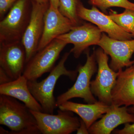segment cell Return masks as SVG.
<instances>
[{"mask_svg": "<svg viewBox=\"0 0 134 134\" xmlns=\"http://www.w3.org/2000/svg\"><path fill=\"white\" fill-rule=\"evenodd\" d=\"M36 119L39 130L43 134H69L76 131L80 119L72 112L58 110L55 115L30 110Z\"/></svg>", "mask_w": 134, "mask_h": 134, "instance_id": "obj_7", "label": "cell"}, {"mask_svg": "<svg viewBox=\"0 0 134 134\" xmlns=\"http://www.w3.org/2000/svg\"><path fill=\"white\" fill-rule=\"evenodd\" d=\"M132 36H133V38H134V27L133 31V33L132 34Z\"/></svg>", "mask_w": 134, "mask_h": 134, "instance_id": "obj_27", "label": "cell"}, {"mask_svg": "<svg viewBox=\"0 0 134 134\" xmlns=\"http://www.w3.org/2000/svg\"><path fill=\"white\" fill-rule=\"evenodd\" d=\"M36 2L40 3H46L48 2V0H32Z\"/></svg>", "mask_w": 134, "mask_h": 134, "instance_id": "obj_26", "label": "cell"}, {"mask_svg": "<svg viewBox=\"0 0 134 134\" xmlns=\"http://www.w3.org/2000/svg\"><path fill=\"white\" fill-rule=\"evenodd\" d=\"M80 125L78 128L76 130V134H85L89 133L88 129L86 127L85 122L81 119H80Z\"/></svg>", "mask_w": 134, "mask_h": 134, "instance_id": "obj_24", "label": "cell"}, {"mask_svg": "<svg viewBox=\"0 0 134 134\" xmlns=\"http://www.w3.org/2000/svg\"><path fill=\"white\" fill-rule=\"evenodd\" d=\"M50 3H40L32 1L30 21L21 39L26 53V64L37 52L43 34L44 16Z\"/></svg>", "mask_w": 134, "mask_h": 134, "instance_id": "obj_8", "label": "cell"}, {"mask_svg": "<svg viewBox=\"0 0 134 134\" xmlns=\"http://www.w3.org/2000/svg\"><path fill=\"white\" fill-rule=\"evenodd\" d=\"M76 26L70 19L63 15L59 9L50 3L44 16V28L37 52L44 48L59 36L69 32Z\"/></svg>", "mask_w": 134, "mask_h": 134, "instance_id": "obj_12", "label": "cell"}, {"mask_svg": "<svg viewBox=\"0 0 134 134\" xmlns=\"http://www.w3.org/2000/svg\"><path fill=\"white\" fill-rule=\"evenodd\" d=\"M102 35V32L97 26L88 23L75 26L69 32L56 38L72 44L74 47L70 53L76 58H79L83 52L92 45H98Z\"/></svg>", "mask_w": 134, "mask_h": 134, "instance_id": "obj_10", "label": "cell"}, {"mask_svg": "<svg viewBox=\"0 0 134 134\" xmlns=\"http://www.w3.org/2000/svg\"><path fill=\"white\" fill-rule=\"evenodd\" d=\"M90 4L97 7L103 12H105L108 8L117 7L134 10V3L128 0H89Z\"/></svg>", "mask_w": 134, "mask_h": 134, "instance_id": "obj_20", "label": "cell"}, {"mask_svg": "<svg viewBox=\"0 0 134 134\" xmlns=\"http://www.w3.org/2000/svg\"><path fill=\"white\" fill-rule=\"evenodd\" d=\"M27 0H18L0 22V43L21 41L30 21Z\"/></svg>", "mask_w": 134, "mask_h": 134, "instance_id": "obj_4", "label": "cell"}, {"mask_svg": "<svg viewBox=\"0 0 134 134\" xmlns=\"http://www.w3.org/2000/svg\"><path fill=\"white\" fill-rule=\"evenodd\" d=\"M26 62V53L21 41L1 43L0 68L12 80L21 76Z\"/></svg>", "mask_w": 134, "mask_h": 134, "instance_id": "obj_13", "label": "cell"}, {"mask_svg": "<svg viewBox=\"0 0 134 134\" xmlns=\"http://www.w3.org/2000/svg\"><path fill=\"white\" fill-rule=\"evenodd\" d=\"M18 0H0V17L2 18Z\"/></svg>", "mask_w": 134, "mask_h": 134, "instance_id": "obj_22", "label": "cell"}, {"mask_svg": "<svg viewBox=\"0 0 134 134\" xmlns=\"http://www.w3.org/2000/svg\"><path fill=\"white\" fill-rule=\"evenodd\" d=\"M86 54L87 59L85 64L83 66L79 65L77 69L78 75L74 84L57 97V107L65 101L75 98L83 99L88 104H92L98 101L95 98L91 89V77L97 70L96 51L94 50L93 53L90 54L88 50Z\"/></svg>", "mask_w": 134, "mask_h": 134, "instance_id": "obj_3", "label": "cell"}, {"mask_svg": "<svg viewBox=\"0 0 134 134\" xmlns=\"http://www.w3.org/2000/svg\"><path fill=\"white\" fill-rule=\"evenodd\" d=\"M77 0H59V10L65 16L70 19L76 26L81 23L76 12Z\"/></svg>", "mask_w": 134, "mask_h": 134, "instance_id": "obj_19", "label": "cell"}, {"mask_svg": "<svg viewBox=\"0 0 134 134\" xmlns=\"http://www.w3.org/2000/svg\"><path fill=\"white\" fill-rule=\"evenodd\" d=\"M98 65L97 74L91 82V89L98 101L110 105L112 103L111 92L115 86L119 72H115L108 65V54L101 48L96 50Z\"/></svg>", "mask_w": 134, "mask_h": 134, "instance_id": "obj_6", "label": "cell"}, {"mask_svg": "<svg viewBox=\"0 0 134 134\" xmlns=\"http://www.w3.org/2000/svg\"><path fill=\"white\" fill-rule=\"evenodd\" d=\"M76 12L79 18L96 25L102 32L107 34L111 38L118 40H129L133 38L132 34L125 31L108 15L100 12L95 6L91 9L86 8L80 0H77Z\"/></svg>", "mask_w": 134, "mask_h": 134, "instance_id": "obj_11", "label": "cell"}, {"mask_svg": "<svg viewBox=\"0 0 134 134\" xmlns=\"http://www.w3.org/2000/svg\"><path fill=\"white\" fill-rule=\"evenodd\" d=\"M0 124L10 130H4L3 134H41L30 110L16 99L6 95H0Z\"/></svg>", "mask_w": 134, "mask_h": 134, "instance_id": "obj_1", "label": "cell"}, {"mask_svg": "<svg viewBox=\"0 0 134 134\" xmlns=\"http://www.w3.org/2000/svg\"><path fill=\"white\" fill-rule=\"evenodd\" d=\"M13 81L7 73L0 68V85L3 84Z\"/></svg>", "mask_w": 134, "mask_h": 134, "instance_id": "obj_23", "label": "cell"}, {"mask_svg": "<svg viewBox=\"0 0 134 134\" xmlns=\"http://www.w3.org/2000/svg\"><path fill=\"white\" fill-rule=\"evenodd\" d=\"M98 45L111 58L110 66L115 72L125 67L133 65L131 61L134 53V38L129 40H118L110 37L105 34L102 36Z\"/></svg>", "mask_w": 134, "mask_h": 134, "instance_id": "obj_9", "label": "cell"}, {"mask_svg": "<svg viewBox=\"0 0 134 134\" xmlns=\"http://www.w3.org/2000/svg\"><path fill=\"white\" fill-rule=\"evenodd\" d=\"M110 105L98 100L92 104H83L68 100L60 105L58 107L62 111L76 114L85 122L88 129L97 120L108 111Z\"/></svg>", "mask_w": 134, "mask_h": 134, "instance_id": "obj_17", "label": "cell"}, {"mask_svg": "<svg viewBox=\"0 0 134 134\" xmlns=\"http://www.w3.org/2000/svg\"><path fill=\"white\" fill-rule=\"evenodd\" d=\"M67 44L55 38L44 48L37 52L25 66L23 75L28 81H37L43 75L50 72Z\"/></svg>", "mask_w": 134, "mask_h": 134, "instance_id": "obj_5", "label": "cell"}, {"mask_svg": "<svg viewBox=\"0 0 134 134\" xmlns=\"http://www.w3.org/2000/svg\"><path fill=\"white\" fill-rule=\"evenodd\" d=\"M128 111L131 113L134 114V106L128 108ZM113 133L117 134H134V122L133 124L127 123L121 129L116 130L113 131Z\"/></svg>", "mask_w": 134, "mask_h": 134, "instance_id": "obj_21", "label": "cell"}, {"mask_svg": "<svg viewBox=\"0 0 134 134\" xmlns=\"http://www.w3.org/2000/svg\"><path fill=\"white\" fill-rule=\"evenodd\" d=\"M70 53H65L58 65L54 67L48 76L41 82L28 81V87L34 98L41 105L43 112L53 114L57 108L56 100L53 95L56 83L62 76H65L73 81L76 79L77 70L66 69L65 63Z\"/></svg>", "mask_w": 134, "mask_h": 134, "instance_id": "obj_2", "label": "cell"}, {"mask_svg": "<svg viewBox=\"0 0 134 134\" xmlns=\"http://www.w3.org/2000/svg\"><path fill=\"white\" fill-rule=\"evenodd\" d=\"M134 122V114L129 113L127 107L111 104L101 119L89 128V133L110 134L119 125Z\"/></svg>", "mask_w": 134, "mask_h": 134, "instance_id": "obj_14", "label": "cell"}, {"mask_svg": "<svg viewBox=\"0 0 134 134\" xmlns=\"http://www.w3.org/2000/svg\"><path fill=\"white\" fill-rule=\"evenodd\" d=\"M28 82V79L22 75L9 82L0 85V95L10 96L20 100L30 110L43 112L41 105L30 91Z\"/></svg>", "mask_w": 134, "mask_h": 134, "instance_id": "obj_16", "label": "cell"}, {"mask_svg": "<svg viewBox=\"0 0 134 134\" xmlns=\"http://www.w3.org/2000/svg\"><path fill=\"white\" fill-rule=\"evenodd\" d=\"M109 17L125 31L132 34L134 27V10L126 9L121 14H116L112 11Z\"/></svg>", "mask_w": 134, "mask_h": 134, "instance_id": "obj_18", "label": "cell"}, {"mask_svg": "<svg viewBox=\"0 0 134 134\" xmlns=\"http://www.w3.org/2000/svg\"><path fill=\"white\" fill-rule=\"evenodd\" d=\"M118 72L116 83L111 92L112 104L134 106V65Z\"/></svg>", "mask_w": 134, "mask_h": 134, "instance_id": "obj_15", "label": "cell"}, {"mask_svg": "<svg viewBox=\"0 0 134 134\" xmlns=\"http://www.w3.org/2000/svg\"><path fill=\"white\" fill-rule=\"evenodd\" d=\"M49 3L54 7L59 9V0H48Z\"/></svg>", "mask_w": 134, "mask_h": 134, "instance_id": "obj_25", "label": "cell"}]
</instances>
